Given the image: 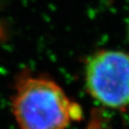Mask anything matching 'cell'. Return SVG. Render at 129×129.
Masks as SVG:
<instances>
[{
  "instance_id": "cell-2",
  "label": "cell",
  "mask_w": 129,
  "mask_h": 129,
  "mask_svg": "<svg viewBox=\"0 0 129 129\" xmlns=\"http://www.w3.org/2000/svg\"><path fill=\"white\" fill-rule=\"evenodd\" d=\"M87 92L101 105L112 109L129 107V53L99 50L84 67Z\"/></svg>"
},
{
  "instance_id": "cell-1",
  "label": "cell",
  "mask_w": 129,
  "mask_h": 129,
  "mask_svg": "<svg viewBox=\"0 0 129 129\" xmlns=\"http://www.w3.org/2000/svg\"><path fill=\"white\" fill-rule=\"evenodd\" d=\"M11 109L20 129H67L82 110L52 79L22 73L15 80Z\"/></svg>"
}]
</instances>
